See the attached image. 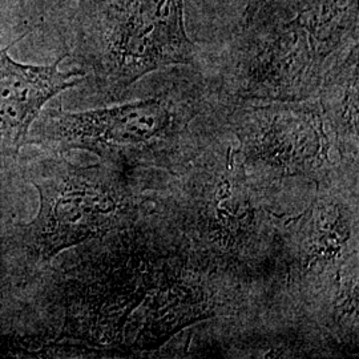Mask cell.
<instances>
[{"label": "cell", "instance_id": "1", "mask_svg": "<svg viewBox=\"0 0 359 359\" xmlns=\"http://www.w3.org/2000/svg\"><path fill=\"white\" fill-rule=\"evenodd\" d=\"M69 295V333L127 354H154L201 322L246 317L268 297L215 269L154 208L96 238Z\"/></svg>", "mask_w": 359, "mask_h": 359}, {"label": "cell", "instance_id": "2", "mask_svg": "<svg viewBox=\"0 0 359 359\" xmlns=\"http://www.w3.org/2000/svg\"><path fill=\"white\" fill-rule=\"evenodd\" d=\"M228 104L201 71L164 77L148 96L81 112L43 109L28 144L86 151L130 175H173L228 132Z\"/></svg>", "mask_w": 359, "mask_h": 359}, {"label": "cell", "instance_id": "3", "mask_svg": "<svg viewBox=\"0 0 359 359\" xmlns=\"http://www.w3.org/2000/svg\"><path fill=\"white\" fill-rule=\"evenodd\" d=\"M154 208L215 269L269 297L290 215L248 176L228 130L177 173L154 184Z\"/></svg>", "mask_w": 359, "mask_h": 359}, {"label": "cell", "instance_id": "4", "mask_svg": "<svg viewBox=\"0 0 359 359\" xmlns=\"http://www.w3.org/2000/svg\"><path fill=\"white\" fill-rule=\"evenodd\" d=\"M26 177L38 191V213L4 245L8 264L26 274L47 269L67 249L124 229L154 209L157 176L130 175L103 161L80 165L46 152L27 163Z\"/></svg>", "mask_w": 359, "mask_h": 359}, {"label": "cell", "instance_id": "5", "mask_svg": "<svg viewBox=\"0 0 359 359\" xmlns=\"http://www.w3.org/2000/svg\"><path fill=\"white\" fill-rule=\"evenodd\" d=\"M358 0H301L294 16L243 27L210 75L226 104L317 97L334 59L358 43Z\"/></svg>", "mask_w": 359, "mask_h": 359}, {"label": "cell", "instance_id": "6", "mask_svg": "<svg viewBox=\"0 0 359 359\" xmlns=\"http://www.w3.org/2000/svg\"><path fill=\"white\" fill-rule=\"evenodd\" d=\"M93 92L121 99L142 77L173 65H194L184 0H80L71 52Z\"/></svg>", "mask_w": 359, "mask_h": 359}, {"label": "cell", "instance_id": "7", "mask_svg": "<svg viewBox=\"0 0 359 359\" xmlns=\"http://www.w3.org/2000/svg\"><path fill=\"white\" fill-rule=\"evenodd\" d=\"M228 130L250 180L295 215L344 167L317 99L228 104ZM359 172V170H351Z\"/></svg>", "mask_w": 359, "mask_h": 359}, {"label": "cell", "instance_id": "8", "mask_svg": "<svg viewBox=\"0 0 359 359\" xmlns=\"http://www.w3.org/2000/svg\"><path fill=\"white\" fill-rule=\"evenodd\" d=\"M358 182L359 172L341 170L285 219L270 301L316 322L341 271L359 259Z\"/></svg>", "mask_w": 359, "mask_h": 359}, {"label": "cell", "instance_id": "9", "mask_svg": "<svg viewBox=\"0 0 359 359\" xmlns=\"http://www.w3.org/2000/svg\"><path fill=\"white\" fill-rule=\"evenodd\" d=\"M27 34L0 50V169L11 167L18 160L44 105L86 80L79 68H59L65 55L48 65H23L13 60L10 51Z\"/></svg>", "mask_w": 359, "mask_h": 359}, {"label": "cell", "instance_id": "10", "mask_svg": "<svg viewBox=\"0 0 359 359\" xmlns=\"http://www.w3.org/2000/svg\"><path fill=\"white\" fill-rule=\"evenodd\" d=\"M358 43L338 55L322 79L317 102L344 167L359 170Z\"/></svg>", "mask_w": 359, "mask_h": 359}, {"label": "cell", "instance_id": "11", "mask_svg": "<svg viewBox=\"0 0 359 359\" xmlns=\"http://www.w3.org/2000/svg\"><path fill=\"white\" fill-rule=\"evenodd\" d=\"M268 3L269 0H249L243 15V27L250 25Z\"/></svg>", "mask_w": 359, "mask_h": 359}]
</instances>
